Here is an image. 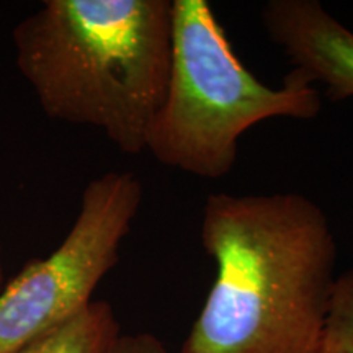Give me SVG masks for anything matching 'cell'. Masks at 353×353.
<instances>
[{
	"label": "cell",
	"mask_w": 353,
	"mask_h": 353,
	"mask_svg": "<svg viewBox=\"0 0 353 353\" xmlns=\"http://www.w3.org/2000/svg\"><path fill=\"white\" fill-rule=\"evenodd\" d=\"M200 236L216 276L180 353H321L337 241L316 201L211 193Z\"/></svg>",
	"instance_id": "6da1fadb"
},
{
	"label": "cell",
	"mask_w": 353,
	"mask_h": 353,
	"mask_svg": "<svg viewBox=\"0 0 353 353\" xmlns=\"http://www.w3.org/2000/svg\"><path fill=\"white\" fill-rule=\"evenodd\" d=\"M17 65L52 120L145 151L164 100L172 0H46L13 32Z\"/></svg>",
	"instance_id": "7a4b0ae2"
},
{
	"label": "cell",
	"mask_w": 353,
	"mask_h": 353,
	"mask_svg": "<svg viewBox=\"0 0 353 353\" xmlns=\"http://www.w3.org/2000/svg\"><path fill=\"white\" fill-rule=\"evenodd\" d=\"M321 110L317 87L291 70L281 87L260 82L206 0H172L169 82L145 139L157 162L219 180L236 165L247 130L272 118L312 120Z\"/></svg>",
	"instance_id": "3957f363"
},
{
	"label": "cell",
	"mask_w": 353,
	"mask_h": 353,
	"mask_svg": "<svg viewBox=\"0 0 353 353\" xmlns=\"http://www.w3.org/2000/svg\"><path fill=\"white\" fill-rule=\"evenodd\" d=\"M143 201L131 172L90 180L61 245L37 259L0 291V353H12L72 319L120 260V249Z\"/></svg>",
	"instance_id": "277c9868"
},
{
	"label": "cell",
	"mask_w": 353,
	"mask_h": 353,
	"mask_svg": "<svg viewBox=\"0 0 353 353\" xmlns=\"http://www.w3.org/2000/svg\"><path fill=\"white\" fill-rule=\"evenodd\" d=\"M260 20L273 44L307 83H322L330 101L353 97V32L319 0H270Z\"/></svg>",
	"instance_id": "5b68a950"
},
{
	"label": "cell",
	"mask_w": 353,
	"mask_h": 353,
	"mask_svg": "<svg viewBox=\"0 0 353 353\" xmlns=\"http://www.w3.org/2000/svg\"><path fill=\"white\" fill-rule=\"evenodd\" d=\"M120 335L113 307L107 301H92L72 319L12 353H110Z\"/></svg>",
	"instance_id": "8992f818"
},
{
	"label": "cell",
	"mask_w": 353,
	"mask_h": 353,
	"mask_svg": "<svg viewBox=\"0 0 353 353\" xmlns=\"http://www.w3.org/2000/svg\"><path fill=\"white\" fill-rule=\"evenodd\" d=\"M321 353H353V267L335 278Z\"/></svg>",
	"instance_id": "52a82bcc"
},
{
	"label": "cell",
	"mask_w": 353,
	"mask_h": 353,
	"mask_svg": "<svg viewBox=\"0 0 353 353\" xmlns=\"http://www.w3.org/2000/svg\"><path fill=\"white\" fill-rule=\"evenodd\" d=\"M110 353H169L165 343L154 334H121Z\"/></svg>",
	"instance_id": "ba28073f"
},
{
	"label": "cell",
	"mask_w": 353,
	"mask_h": 353,
	"mask_svg": "<svg viewBox=\"0 0 353 353\" xmlns=\"http://www.w3.org/2000/svg\"><path fill=\"white\" fill-rule=\"evenodd\" d=\"M3 260H2V247H0V291L3 288Z\"/></svg>",
	"instance_id": "9c48e42d"
}]
</instances>
